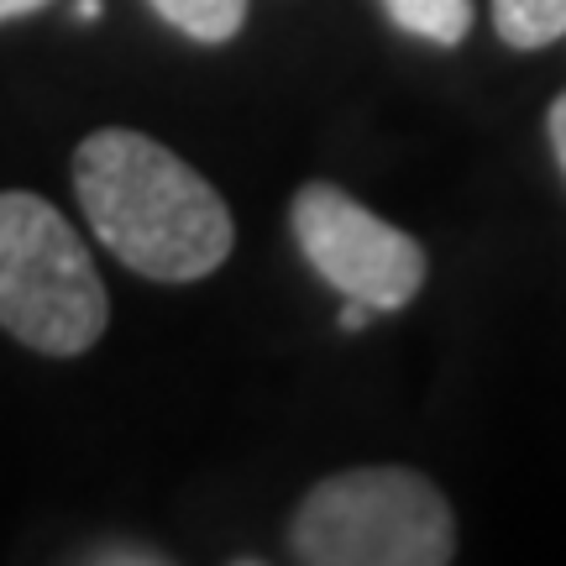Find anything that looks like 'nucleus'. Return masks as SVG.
Segmentation results:
<instances>
[{"label":"nucleus","mask_w":566,"mask_h":566,"mask_svg":"<svg viewBox=\"0 0 566 566\" xmlns=\"http://www.w3.org/2000/svg\"><path fill=\"white\" fill-rule=\"evenodd\" d=\"M289 546L310 566H446L457 556V520L420 472L352 467L304 493Z\"/></svg>","instance_id":"nucleus-2"},{"label":"nucleus","mask_w":566,"mask_h":566,"mask_svg":"<svg viewBox=\"0 0 566 566\" xmlns=\"http://www.w3.org/2000/svg\"><path fill=\"white\" fill-rule=\"evenodd\" d=\"M48 0H0V21H11V17H32V11H42Z\"/></svg>","instance_id":"nucleus-10"},{"label":"nucleus","mask_w":566,"mask_h":566,"mask_svg":"<svg viewBox=\"0 0 566 566\" xmlns=\"http://www.w3.org/2000/svg\"><path fill=\"white\" fill-rule=\"evenodd\" d=\"M367 321H373V310H367V304H357V300L342 304V331H363Z\"/></svg>","instance_id":"nucleus-9"},{"label":"nucleus","mask_w":566,"mask_h":566,"mask_svg":"<svg viewBox=\"0 0 566 566\" xmlns=\"http://www.w3.org/2000/svg\"><path fill=\"white\" fill-rule=\"evenodd\" d=\"M153 11L195 42H231L247 21V0H153Z\"/></svg>","instance_id":"nucleus-7"},{"label":"nucleus","mask_w":566,"mask_h":566,"mask_svg":"<svg viewBox=\"0 0 566 566\" xmlns=\"http://www.w3.org/2000/svg\"><path fill=\"white\" fill-rule=\"evenodd\" d=\"M546 132H551V153H556V163L566 174V95H556V105L546 111Z\"/></svg>","instance_id":"nucleus-8"},{"label":"nucleus","mask_w":566,"mask_h":566,"mask_svg":"<svg viewBox=\"0 0 566 566\" xmlns=\"http://www.w3.org/2000/svg\"><path fill=\"white\" fill-rule=\"evenodd\" d=\"M105 321V283L63 210L21 189L0 195V325L32 352L80 357Z\"/></svg>","instance_id":"nucleus-3"},{"label":"nucleus","mask_w":566,"mask_h":566,"mask_svg":"<svg viewBox=\"0 0 566 566\" xmlns=\"http://www.w3.org/2000/svg\"><path fill=\"white\" fill-rule=\"evenodd\" d=\"M493 27L509 48H546L566 38V0H493Z\"/></svg>","instance_id":"nucleus-6"},{"label":"nucleus","mask_w":566,"mask_h":566,"mask_svg":"<svg viewBox=\"0 0 566 566\" xmlns=\"http://www.w3.org/2000/svg\"><path fill=\"white\" fill-rule=\"evenodd\" d=\"M101 11H105L101 0H74V17L80 21H101Z\"/></svg>","instance_id":"nucleus-11"},{"label":"nucleus","mask_w":566,"mask_h":566,"mask_svg":"<svg viewBox=\"0 0 566 566\" xmlns=\"http://www.w3.org/2000/svg\"><path fill=\"white\" fill-rule=\"evenodd\" d=\"M74 195L95 237L142 279H210L237 242L221 195L179 153L126 126H105L80 142Z\"/></svg>","instance_id":"nucleus-1"},{"label":"nucleus","mask_w":566,"mask_h":566,"mask_svg":"<svg viewBox=\"0 0 566 566\" xmlns=\"http://www.w3.org/2000/svg\"><path fill=\"white\" fill-rule=\"evenodd\" d=\"M294 242L342 300L367 304L373 315L405 310L424 283V247L373 216L336 184H304L289 205Z\"/></svg>","instance_id":"nucleus-4"},{"label":"nucleus","mask_w":566,"mask_h":566,"mask_svg":"<svg viewBox=\"0 0 566 566\" xmlns=\"http://www.w3.org/2000/svg\"><path fill=\"white\" fill-rule=\"evenodd\" d=\"M388 21L420 42L457 48L472 32V0H384Z\"/></svg>","instance_id":"nucleus-5"}]
</instances>
